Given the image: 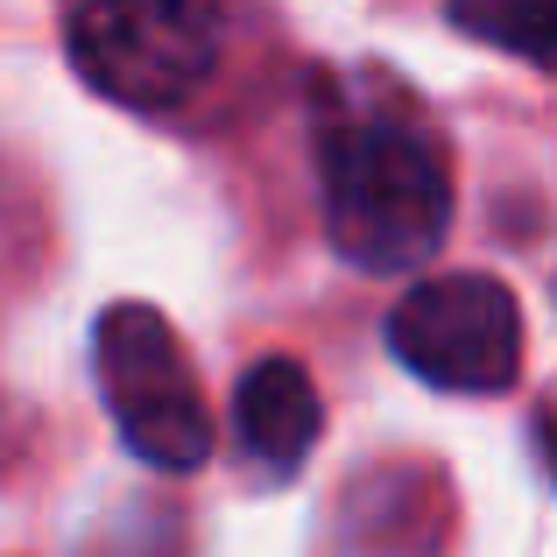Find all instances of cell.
I'll list each match as a JSON object with an SVG mask.
<instances>
[{"instance_id": "5b68a950", "label": "cell", "mask_w": 557, "mask_h": 557, "mask_svg": "<svg viewBox=\"0 0 557 557\" xmlns=\"http://www.w3.org/2000/svg\"><path fill=\"white\" fill-rule=\"evenodd\" d=\"M233 431L269 473H297L325 431V403L297 360H255L233 388Z\"/></svg>"}, {"instance_id": "6da1fadb", "label": "cell", "mask_w": 557, "mask_h": 557, "mask_svg": "<svg viewBox=\"0 0 557 557\" xmlns=\"http://www.w3.org/2000/svg\"><path fill=\"white\" fill-rule=\"evenodd\" d=\"M325 233L354 269L417 275L445 247L451 177L437 141L409 113H339L318 135Z\"/></svg>"}, {"instance_id": "8992f818", "label": "cell", "mask_w": 557, "mask_h": 557, "mask_svg": "<svg viewBox=\"0 0 557 557\" xmlns=\"http://www.w3.org/2000/svg\"><path fill=\"white\" fill-rule=\"evenodd\" d=\"M445 8L466 36H480L487 50L530 57V64L557 57V0H445Z\"/></svg>"}, {"instance_id": "3957f363", "label": "cell", "mask_w": 557, "mask_h": 557, "mask_svg": "<svg viewBox=\"0 0 557 557\" xmlns=\"http://www.w3.org/2000/svg\"><path fill=\"white\" fill-rule=\"evenodd\" d=\"M92 368H99V395H107L113 423H121L127 451L141 466L190 473V466L212 459V409H205L198 374H190L163 311H149V304L99 311Z\"/></svg>"}, {"instance_id": "7a4b0ae2", "label": "cell", "mask_w": 557, "mask_h": 557, "mask_svg": "<svg viewBox=\"0 0 557 557\" xmlns=\"http://www.w3.org/2000/svg\"><path fill=\"white\" fill-rule=\"evenodd\" d=\"M71 64L113 107L170 113L219 64V0H78Z\"/></svg>"}, {"instance_id": "277c9868", "label": "cell", "mask_w": 557, "mask_h": 557, "mask_svg": "<svg viewBox=\"0 0 557 557\" xmlns=\"http://www.w3.org/2000/svg\"><path fill=\"white\" fill-rule=\"evenodd\" d=\"M388 346L431 388L494 395L522 374V304L480 269L423 275L388 311Z\"/></svg>"}, {"instance_id": "52a82bcc", "label": "cell", "mask_w": 557, "mask_h": 557, "mask_svg": "<svg viewBox=\"0 0 557 557\" xmlns=\"http://www.w3.org/2000/svg\"><path fill=\"white\" fill-rule=\"evenodd\" d=\"M536 437H544V459H550V480H557V409H544V423H536Z\"/></svg>"}]
</instances>
